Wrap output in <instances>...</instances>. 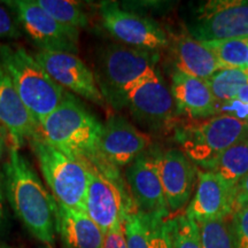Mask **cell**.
<instances>
[{"label":"cell","instance_id":"obj_1","mask_svg":"<svg viewBox=\"0 0 248 248\" xmlns=\"http://www.w3.org/2000/svg\"><path fill=\"white\" fill-rule=\"evenodd\" d=\"M102 125L88 107L71 93L38 124L43 138L57 150L85 164L89 169L111 175L119 169L105 162L99 155Z\"/></svg>","mask_w":248,"mask_h":248},{"label":"cell","instance_id":"obj_2","mask_svg":"<svg viewBox=\"0 0 248 248\" xmlns=\"http://www.w3.org/2000/svg\"><path fill=\"white\" fill-rule=\"evenodd\" d=\"M4 170L8 201L15 215L37 240L53 248L57 234V200L17 148L9 147Z\"/></svg>","mask_w":248,"mask_h":248},{"label":"cell","instance_id":"obj_3","mask_svg":"<svg viewBox=\"0 0 248 248\" xmlns=\"http://www.w3.org/2000/svg\"><path fill=\"white\" fill-rule=\"evenodd\" d=\"M0 63L7 71L21 100L39 124L69 94L22 46L0 44Z\"/></svg>","mask_w":248,"mask_h":248},{"label":"cell","instance_id":"obj_4","mask_svg":"<svg viewBox=\"0 0 248 248\" xmlns=\"http://www.w3.org/2000/svg\"><path fill=\"white\" fill-rule=\"evenodd\" d=\"M159 59L157 51L123 44H110L102 49L94 78L108 106L117 111L123 109L130 88L147 71L156 68Z\"/></svg>","mask_w":248,"mask_h":248},{"label":"cell","instance_id":"obj_5","mask_svg":"<svg viewBox=\"0 0 248 248\" xmlns=\"http://www.w3.org/2000/svg\"><path fill=\"white\" fill-rule=\"evenodd\" d=\"M247 136L248 124L223 115L182 124L175 130L179 150L203 170H208L228 148Z\"/></svg>","mask_w":248,"mask_h":248},{"label":"cell","instance_id":"obj_6","mask_svg":"<svg viewBox=\"0 0 248 248\" xmlns=\"http://www.w3.org/2000/svg\"><path fill=\"white\" fill-rule=\"evenodd\" d=\"M29 142L54 199L68 208L85 212L90 178L88 167L48 144L40 132Z\"/></svg>","mask_w":248,"mask_h":248},{"label":"cell","instance_id":"obj_7","mask_svg":"<svg viewBox=\"0 0 248 248\" xmlns=\"http://www.w3.org/2000/svg\"><path fill=\"white\" fill-rule=\"evenodd\" d=\"M125 107L133 120L150 131L167 133L178 126L175 99L156 68L130 88Z\"/></svg>","mask_w":248,"mask_h":248},{"label":"cell","instance_id":"obj_8","mask_svg":"<svg viewBox=\"0 0 248 248\" xmlns=\"http://www.w3.org/2000/svg\"><path fill=\"white\" fill-rule=\"evenodd\" d=\"M136 210L122 178L109 177L90 169L85 213L104 233L123 225L126 215Z\"/></svg>","mask_w":248,"mask_h":248},{"label":"cell","instance_id":"obj_9","mask_svg":"<svg viewBox=\"0 0 248 248\" xmlns=\"http://www.w3.org/2000/svg\"><path fill=\"white\" fill-rule=\"evenodd\" d=\"M187 32L199 42L248 37V0H215L201 6Z\"/></svg>","mask_w":248,"mask_h":248},{"label":"cell","instance_id":"obj_10","mask_svg":"<svg viewBox=\"0 0 248 248\" xmlns=\"http://www.w3.org/2000/svg\"><path fill=\"white\" fill-rule=\"evenodd\" d=\"M7 4L14 8L21 26L40 51L77 54L78 29L59 23L37 5L36 0H17Z\"/></svg>","mask_w":248,"mask_h":248},{"label":"cell","instance_id":"obj_11","mask_svg":"<svg viewBox=\"0 0 248 248\" xmlns=\"http://www.w3.org/2000/svg\"><path fill=\"white\" fill-rule=\"evenodd\" d=\"M100 16L106 30L123 45L148 51L169 46L167 32L154 20L125 11L116 2H101Z\"/></svg>","mask_w":248,"mask_h":248},{"label":"cell","instance_id":"obj_12","mask_svg":"<svg viewBox=\"0 0 248 248\" xmlns=\"http://www.w3.org/2000/svg\"><path fill=\"white\" fill-rule=\"evenodd\" d=\"M36 61L59 85L102 108L107 106L95 82L94 74L75 54L39 51Z\"/></svg>","mask_w":248,"mask_h":248},{"label":"cell","instance_id":"obj_13","mask_svg":"<svg viewBox=\"0 0 248 248\" xmlns=\"http://www.w3.org/2000/svg\"><path fill=\"white\" fill-rule=\"evenodd\" d=\"M151 155L159 173L169 213L172 215L181 213L193 193L195 175H198L194 163L178 148L152 151Z\"/></svg>","mask_w":248,"mask_h":248},{"label":"cell","instance_id":"obj_14","mask_svg":"<svg viewBox=\"0 0 248 248\" xmlns=\"http://www.w3.org/2000/svg\"><path fill=\"white\" fill-rule=\"evenodd\" d=\"M238 187L212 171H198V187L185 214L200 223L207 219L231 218L237 209Z\"/></svg>","mask_w":248,"mask_h":248},{"label":"cell","instance_id":"obj_15","mask_svg":"<svg viewBox=\"0 0 248 248\" xmlns=\"http://www.w3.org/2000/svg\"><path fill=\"white\" fill-rule=\"evenodd\" d=\"M151 144L146 133L139 131L125 117L110 116L102 125L99 155L105 162L121 168L131 164Z\"/></svg>","mask_w":248,"mask_h":248},{"label":"cell","instance_id":"obj_16","mask_svg":"<svg viewBox=\"0 0 248 248\" xmlns=\"http://www.w3.org/2000/svg\"><path fill=\"white\" fill-rule=\"evenodd\" d=\"M129 193L139 213L168 218V204L151 153H142L125 171Z\"/></svg>","mask_w":248,"mask_h":248},{"label":"cell","instance_id":"obj_17","mask_svg":"<svg viewBox=\"0 0 248 248\" xmlns=\"http://www.w3.org/2000/svg\"><path fill=\"white\" fill-rule=\"evenodd\" d=\"M0 123L8 132L12 145L21 148L39 132L38 123L21 100L11 77L0 63Z\"/></svg>","mask_w":248,"mask_h":248},{"label":"cell","instance_id":"obj_18","mask_svg":"<svg viewBox=\"0 0 248 248\" xmlns=\"http://www.w3.org/2000/svg\"><path fill=\"white\" fill-rule=\"evenodd\" d=\"M170 91L179 115L184 114L193 120L216 115V101L207 80L175 71L171 76Z\"/></svg>","mask_w":248,"mask_h":248},{"label":"cell","instance_id":"obj_19","mask_svg":"<svg viewBox=\"0 0 248 248\" xmlns=\"http://www.w3.org/2000/svg\"><path fill=\"white\" fill-rule=\"evenodd\" d=\"M169 45H171L176 71L207 80L222 70L213 52L187 31L171 36Z\"/></svg>","mask_w":248,"mask_h":248},{"label":"cell","instance_id":"obj_20","mask_svg":"<svg viewBox=\"0 0 248 248\" xmlns=\"http://www.w3.org/2000/svg\"><path fill=\"white\" fill-rule=\"evenodd\" d=\"M57 232L68 248H102L105 233L83 210L68 208L57 201Z\"/></svg>","mask_w":248,"mask_h":248},{"label":"cell","instance_id":"obj_21","mask_svg":"<svg viewBox=\"0 0 248 248\" xmlns=\"http://www.w3.org/2000/svg\"><path fill=\"white\" fill-rule=\"evenodd\" d=\"M206 171L215 172L238 187L248 173V136L228 148Z\"/></svg>","mask_w":248,"mask_h":248},{"label":"cell","instance_id":"obj_22","mask_svg":"<svg viewBox=\"0 0 248 248\" xmlns=\"http://www.w3.org/2000/svg\"><path fill=\"white\" fill-rule=\"evenodd\" d=\"M202 43V42H201ZM222 69H245L248 57V37L228 40L203 42Z\"/></svg>","mask_w":248,"mask_h":248},{"label":"cell","instance_id":"obj_23","mask_svg":"<svg viewBox=\"0 0 248 248\" xmlns=\"http://www.w3.org/2000/svg\"><path fill=\"white\" fill-rule=\"evenodd\" d=\"M212 90L216 105L233 100L238 92L248 84V70L245 69H222L207 79Z\"/></svg>","mask_w":248,"mask_h":248},{"label":"cell","instance_id":"obj_24","mask_svg":"<svg viewBox=\"0 0 248 248\" xmlns=\"http://www.w3.org/2000/svg\"><path fill=\"white\" fill-rule=\"evenodd\" d=\"M37 5L49 16L64 26L83 29L89 24L88 15L79 4L68 0H37Z\"/></svg>","mask_w":248,"mask_h":248},{"label":"cell","instance_id":"obj_25","mask_svg":"<svg viewBox=\"0 0 248 248\" xmlns=\"http://www.w3.org/2000/svg\"><path fill=\"white\" fill-rule=\"evenodd\" d=\"M202 248H235L229 218H215L197 223Z\"/></svg>","mask_w":248,"mask_h":248},{"label":"cell","instance_id":"obj_26","mask_svg":"<svg viewBox=\"0 0 248 248\" xmlns=\"http://www.w3.org/2000/svg\"><path fill=\"white\" fill-rule=\"evenodd\" d=\"M173 248H202L199 226L186 214L170 218Z\"/></svg>","mask_w":248,"mask_h":248},{"label":"cell","instance_id":"obj_27","mask_svg":"<svg viewBox=\"0 0 248 248\" xmlns=\"http://www.w3.org/2000/svg\"><path fill=\"white\" fill-rule=\"evenodd\" d=\"M128 248H150V221L138 210L126 215L123 223Z\"/></svg>","mask_w":248,"mask_h":248},{"label":"cell","instance_id":"obj_28","mask_svg":"<svg viewBox=\"0 0 248 248\" xmlns=\"http://www.w3.org/2000/svg\"><path fill=\"white\" fill-rule=\"evenodd\" d=\"M147 217L150 221V248H173L170 218Z\"/></svg>","mask_w":248,"mask_h":248},{"label":"cell","instance_id":"obj_29","mask_svg":"<svg viewBox=\"0 0 248 248\" xmlns=\"http://www.w3.org/2000/svg\"><path fill=\"white\" fill-rule=\"evenodd\" d=\"M231 233L235 248H248V203L238 207L231 216Z\"/></svg>","mask_w":248,"mask_h":248},{"label":"cell","instance_id":"obj_30","mask_svg":"<svg viewBox=\"0 0 248 248\" xmlns=\"http://www.w3.org/2000/svg\"><path fill=\"white\" fill-rule=\"evenodd\" d=\"M216 115L230 116L248 124V102L240 101L235 98L233 100L217 104Z\"/></svg>","mask_w":248,"mask_h":248},{"label":"cell","instance_id":"obj_31","mask_svg":"<svg viewBox=\"0 0 248 248\" xmlns=\"http://www.w3.org/2000/svg\"><path fill=\"white\" fill-rule=\"evenodd\" d=\"M21 36L12 17L0 6V38H18Z\"/></svg>","mask_w":248,"mask_h":248},{"label":"cell","instance_id":"obj_32","mask_svg":"<svg viewBox=\"0 0 248 248\" xmlns=\"http://www.w3.org/2000/svg\"><path fill=\"white\" fill-rule=\"evenodd\" d=\"M102 248H128L123 225L105 233Z\"/></svg>","mask_w":248,"mask_h":248},{"label":"cell","instance_id":"obj_33","mask_svg":"<svg viewBox=\"0 0 248 248\" xmlns=\"http://www.w3.org/2000/svg\"><path fill=\"white\" fill-rule=\"evenodd\" d=\"M248 203V173L239 183L237 190V208Z\"/></svg>","mask_w":248,"mask_h":248},{"label":"cell","instance_id":"obj_34","mask_svg":"<svg viewBox=\"0 0 248 248\" xmlns=\"http://www.w3.org/2000/svg\"><path fill=\"white\" fill-rule=\"evenodd\" d=\"M7 138H8L7 130H6L5 126L0 123V157H1V155H2V153H4V151L6 148Z\"/></svg>","mask_w":248,"mask_h":248},{"label":"cell","instance_id":"obj_35","mask_svg":"<svg viewBox=\"0 0 248 248\" xmlns=\"http://www.w3.org/2000/svg\"><path fill=\"white\" fill-rule=\"evenodd\" d=\"M237 99H238V100H240V101L248 102V84L245 85L244 88L241 89L239 92H238Z\"/></svg>","mask_w":248,"mask_h":248},{"label":"cell","instance_id":"obj_36","mask_svg":"<svg viewBox=\"0 0 248 248\" xmlns=\"http://www.w3.org/2000/svg\"><path fill=\"white\" fill-rule=\"evenodd\" d=\"M2 217V193L1 188H0V218Z\"/></svg>","mask_w":248,"mask_h":248},{"label":"cell","instance_id":"obj_37","mask_svg":"<svg viewBox=\"0 0 248 248\" xmlns=\"http://www.w3.org/2000/svg\"><path fill=\"white\" fill-rule=\"evenodd\" d=\"M0 248H15V247L8 246V245H0Z\"/></svg>","mask_w":248,"mask_h":248},{"label":"cell","instance_id":"obj_38","mask_svg":"<svg viewBox=\"0 0 248 248\" xmlns=\"http://www.w3.org/2000/svg\"><path fill=\"white\" fill-rule=\"evenodd\" d=\"M246 69L248 70V57H247V62H246Z\"/></svg>","mask_w":248,"mask_h":248}]
</instances>
